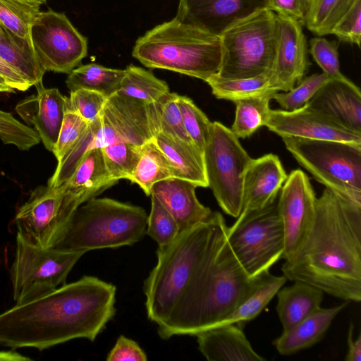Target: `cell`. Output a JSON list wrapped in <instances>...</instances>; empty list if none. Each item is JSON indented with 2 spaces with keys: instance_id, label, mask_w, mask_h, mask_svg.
Instances as JSON below:
<instances>
[{
  "instance_id": "cell-44",
  "label": "cell",
  "mask_w": 361,
  "mask_h": 361,
  "mask_svg": "<svg viewBox=\"0 0 361 361\" xmlns=\"http://www.w3.org/2000/svg\"><path fill=\"white\" fill-rule=\"evenodd\" d=\"M310 52L323 73L333 79L344 80L347 78L340 71L338 44L322 37H314L310 42Z\"/></svg>"
},
{
  "instance_id": "cell-42",
  "label": "cell",
  "mask_w": 361,
  "mask_h": 361,
  "mask_svg": "<svg viewBox=\"0 0 361 361\" xmlns=\"http://www.w3.org/2000/svg\"><path fill=\"white\" fill-rule=\"evenodd\" d=\"M0 139L20 150H28L41 141L32 128L20 123L10 113L0 110Z\"/></svg>"
},
{
  "instance_id": "cell-6",
  "label": "cell",
  "mask_w": 361,
  "mask_h": 361,
  "mask_svg": "<svg viewBox=\"0 0 361 361\" xmlns=\"http://www.w3.org/2000/svg\"><path fill=\"white\" fill-rule=\"evenodd\" d=\"M147 217L140 207L95 197L75 210L54 247L86 253L132 245L146 235Z\"/></svg>"
},
{
  "instance_id": "cell-52",
  "label": "cell",
  "mask_w": 361,
  "mask_h": 361,
  "mask_svg": "<svg viewBox=\"0 0 361 361\" xmlns=\"http://www.w3.org/2000/svg\"><path fill=\"white\" fill-rule=\"evenodd\" d=\"M32 359L13 350L0 351V361H31Z\"/></svg>"
},
{
  "instance_id": "cell-29",
  "label": "cell",
  "mask_w": 361,
  "mask_h": 361,
  "mask_svg": "<svg viewBox=\"0 0 361 361\" xmlns=\"http://www.w3.org/2000/svg\"><path fill=\"white\" fill-rule=\"evenodd\" d=\"M286 280L285 276H274L269 271L259 275L250 293L236 309L217 326L243 324L255 319L276 295Z\"/></svg>"
},
{
  "instance_id": "cell-45",
  "label": "cell",
  "mask_w": 361,
  "mask_h": 361,
  "mask_svg": "<svg viewBox=\"0 0 361 361\" xmlns=\"http://www.w3.org/2000/svg\"><path fill=\"white\" fill-rule=\"evenodd\" d=\"M106 99L107 97L100 92L78 89L71 92L66 104L90 123L99 117Z\"/></svg>"
},
{
  "instance_id": "cell-20",
  "label": "cell",
  "mask_w": 361,
  "mask_h": 361,
  "mask_svg": "<svg viewBox=\"0 0 361 361\" xmlns=\"http://www.w3.org/2000/svg\"><path fill=\"white\" fill-rule=\"evenodd\" d=\"M307 104L345 128L361 135V92L348 78H329Z\"/></svg>"
},
{
  "instance_id": "cell-18",
  "label": "cell",
  "mask_w": 361,
  "mask_h": 361,
  "mask_svg": "<svg viewBox=\"0 0 361 361\" xmlns=\"http://www.w3.org/2000/svg\"><path fill=\"white\" fill-rule=\"evenodd\" d=\"M267 5L268 0H179L175 18L220 36L232 25L267 8Z\"/></svg>"
},
{
  "instance_id": "cell-17",
  "label": "cell",
  "mask_w": 361,
  "mask_h": 361,
  "mask_svg": "<svg viewBox=\"0 0 361 361\" xmlns=\"http://www.w3.org/2000/svg\"><path fill=\"white\" fill-rule=\"evenodd\" d=\"M265 126L282 137L335 140L361 144L355 133L308 104L293 110L270 109Z\"/></svg>"
},
{
  "instance_id": "cell-13",
  "label": "cell",
  "mask_w": 361,
  "mask_h": 361,
  "mask_svg": "<svg viewBox=\"0 0 361 361\" xmlns=\"http://www.w3.org/2000/svg\"><path fill=\"white\" fill-rule=\"evenodd\" d=\"M164 97L154 103H147L117 92L107 97L99 114L102 126L97 137L98 147L116 141L141 146L154 140L161 130Z\"/></svg>"
},
{
  "instance_id": "cell-50",
  "label": "cell",
  "mask_w": 361,
  "mask_h": 361,
  "mask_svg": "<svg viewBox=\"0 0 361 361\" xmlns=\"http://www.w3.org/2000/svg\"><path fill=\"white\" fill-rule=\"evenodd\" d=\"M0 75H1L15 90L25 91L30 87L21 75L1 58Z\"/></svg>"
},
{
  "instance_id": "cell-49",
  "label": "cell",
  "mask_w": 361,
  "mask_h": 361,
  "mask_svg": "<svg viewBox=\"0 0 361 361\" xmlns=\"http://www.w3.org/2000/svg\"><path fill=\"white\" fill-rule=\"evenodd\" d=\"M107 361H147L145 352L139 344L123 335H121L108 353Z\"/></svg>"
},
{
  "instance_id": "cell-5",
  "label": "cell",
  "mask_w": 361,
  "mask_h": 361,
  "mask_svg": "<svg viewBox=\"0 0 361 361\" xmlns=\"http://www.w3.org/2000/svg\"><path fill=\"white\" fill-rule=\"evenodd\" d=\"M132 55L146 67L166 69L207 82L220 68L221 39L174 18L138 38Z\"/></svg>"
},
{
  "instance_id": "cell-31",
  "label": "cell",
  "mask_w": 361,
  "mask_h": 361,
  "mask_svg": "<svg viewBox=\"0 0 361 361\" xmlns=\"http://www.w3.org/2000/svg\"><path fill=\"white\" fill-rule=\"evenodd\" d=\"M125 75V69L106 68L89 63L73 69L66 80L70 92L87 89L100 92L106 97L116 93Z\"/></svg>"
},
{
  "instance_id": "cell-51",
  "label": "cell",
  "mask_w": 361,
  "mask_h": 361,
  "mask_svg": "<svg viewBox=\"0 0 361 361\" xmlns=\"http://www.w3.org/2000/svg\"><path fill=\"white\" fill-rule=\"evenodd\" d=\"M353 325L349 326L348 333V353L345 360L360 361L361 360V334H360L355 341L353 339Z\"/></svg>"
},
{
  "instance_id": "cell-3",
  "label": "cell",
  "mask_w": 361,
  "mask_h": 361,
  "mask_svg": "<svg viewBox=\"0 0 361 361\" xmlns=\"http://www.w3.org/2000/svg\"><path fill=\"white\" fill-rule=\"evenodd\" d=\"M257 277L251 278L245 271L228 244L226 233L170 317L158 325L159 337L195 336L219 325L250 293Z\"/></svg>"
},
{
  "instance_id": "cell-15",
  "label": "cell",
  "mask_w": 361,
  "mask_h": 361,
  "mask_svg": "<svg viewBox=\"0 0 361 361\" xmlns=\"http://www.w3.org/2000/svg\"><path fill=\"white\" fill-rule=\"evenodd\" d=\"M317 197L302 170L292 171L278 196V209L284 234L282 259H290L306 239L314 220Z\"/></svg>"
},
{
  "instance_id": "cell-24",
  "label": "cell",
  "mask_w": 361,
  "mask_h": 361,
  "mask_svg": "<svg viewBox=\"0 0 361 361\" xmlns=\"http://www.w3.org/2000/svg\"><path fill=\"white\" fill-rule=\"evenodd\" d=\"M348 301L330 307H322L310 315L286 330L273 341L282 355L294 354L308 348L319 341L336 316L347 305Z\"/></svg>"
},
{
  "instance_id": "cell-28",
  "label": "cell",
  "mask_w": 361,
  "mask_h": 361,
  "mask_svg": "<svg viewBox=\"0 0 361 361\" xmlns=\"http://www.w3.org/2000/svg\"><path fill=\"white\" fill-rule=\"evenodd\" d=\"M117 182L107 172L101 148H94L85 154L72 176L63 185L87 202Z\"/></svg>"
},
{
  "instance_id": "cell-25",
  "label": "cell",
  "mask_w": 361,
  "mask_h": 361,
  "mask_svg": "<svg viewBox=\"0 0 361 361\" xmlns=\"http://www.w3.org/2000/svg\"><path fill=\"white\" fill-rule=\"evenodd\" d=\"M154 140L168 159L174 178L188 180L197 187H208L204 152L194 143L159 132Z\"/></svg>"
},
{
  "instance_id": "cell-38",
  "label": "cell",
  "mask_w": 361,
  "mask_h": 361,
  "mask_svg": "<svg viewBox=\"0 0 361 361\" xmlns=\"http://www.w3.org/2000/svg\"><path fill=\"white\" fill-rule=\"evenodd\" d=\"M40 5L22 0H0V22L18 36L29 37Z\"/></svg>"
},
{
  "instance_id": "cell-23",
  "label": "cell",
  "mask_w": 361,
  "mask_h": 361,
  "mask_svg": "<svg viewBox=\"0 0 361 361\" xmlns=\"http://www.w3.org/2000/svg\"><path fill=\"white\" fill-rule=\"evenodd\" d=\"M198 349L209 361H264L252 348L243 330L226 324L198 332Z\"/></svg>"
},
{
  "instance_id": "cell-32",
  "label": "cell",
  "mask_w": 361,
  "mask_h": 361,
  "mask_svg": "<svg viewBox=\"0 0 361 361\" xmlns=\"http://www.w3.org/2000/svg\"><path fill=\"white\" fill-rule=\"evenodd\" d=\"M276 92L269 91L233 102L235 113L231 130L238 139L248 137L265 126L270 110L269 102Z\"/></svg>"
},
{
  "instance_id": "cell-4",
  "label": "cell",
  "mask_w": 361,
  "mask_h": 361,
  "mask_svg": "<svg viewBox=\"0 0 361 361\" xmlns=\"http://www.w3.org/2000/svg\"><path fill=\"white\" fill-rule=\"evenodd\" d=\"M221 213L181 231L170 244L158 247L157 263L144 282L148 319L164 323L227 230Z\"/></svg>"
},
{
  "instance_id": "cell-36",
  "label": "cell",
  "mask_w": 361,
  "mask_h": 361,
  "mask_svg": "<svg viewBox=\"0 0 361 361\" xmlns=\"http://www.w3.org/2000/svg\"><path fill=\"white\" fill-rule=\"evenodd\" d=\"M355 1L356 0H312L305 25L318 36L330 35L336 24Z\"/></svg>"
},
{
  "instance_id": "cell-41",
  "label": "cell",
  "mask_w": 361,
  "mask_h": 361,
  "mask_svg": "<svg viewBox=\"0 0 361 361\" xmlns=\"http://www.w3.org/2000/svg\"><path fill=\"white\" fill-rule=\"evenodd\" d=\"M325 73H314L302 79L297 87L289 91L272 96L281 107L286 111H293L305 106L319 89L329 79Z\"/></svg>"
},
{
  "instance_id": "cell-14",
  "label": "cell",
  "mask_w": 361,
  "mask_h": 361,
  "mask_svg": "<svg viewBox=\"0 0 361 361\" xmlns=\"http://www.w3.org/2000/svg\"><path fill=\"white\" fill-rule=\"evenodd\" d=\"M30 37L46 71L69 73L87 54V39L63 13L39 11L30 27Z\"/></svg>"
},
{
  "instance_id": "cell-1",
  "label": "cell",
  "mask_w": 361,
  "mask_h": 361,
  "mask_svg": "<svg viewBox=\"0 0 361 361\" xmlns=\"http://www.w3.org/2000/svg\"><path fill=\"white\" fill-rule=\"evenodd\" d=\"M116 288L84 276L0 314V344L39 350L75 338L94 341L116 313Z\"/></svg>"
},
{
  "instance_id": "cell-47",
  "label": "cell",
  "mask_w": 361,
  "mask_h": 361,
  "mask_svg": "<svg viewBox=\"0 0 361 361\" xmlns=\"http://www.w3.org/2000/svg\"><path fill=\"white\" fill-rule=\"evenodd\" d=\"M361 0H356L350 9L340 19L331 30L341 41L360 47Z\"/></svg>"
},
{
  "instance_id": "cell-2",
  "label": "cell",
  "mask_w": 361,
  "mask_h": 361,
  "mask_svg": "<svg viewBox=\"0 0 361 361\" xmlns=\"http://www.w3.org/2000/svg\"><path fill=\"white\" fill-rule=\"evenodd\" d=\"M281 270L345 301L361 300V206L325 188L302 245Z\"/></svg>"
},
{
  "instance_id": "cell-39",
  "label": "cell",
  "mask_w": 361,
  "mask_h": 361,
  "mask_svg": "<svg viewBox=\"0 0 361 361\" xmlns=\"http://www.w3.org/2000/svg\"><path fill=\"white\" fill-rule=\"evenodd\" d=\"M151 211L147 217L146 234L158 245L166 246L172 243L180 233L178 223L159 200L151 195Z\"/></svg>"
},
{
  "instance_id": "cell-12",
  "label": "cell",
  "mask_w": 361,
  "mask_h": 361,
  "mask_svg": "<svg viewBox=\"0 0 361 361\" xmlns=\"http://www.w3.org/2000/svg\"><path fill=\"white\" fill-rule=\"evenodd\" d=\"M85 202L65 185L37 187L17 210L14 222L18 233L37 246L54 247L75 210Z\"/></svg>"
},
{
  "instance_id": "cell-34",
  "label": "cell",
  "mask_w": 361,
  "mask_h": 361,
  "mask_svg": "<svg viewBox=\"0 0 361 361\" xmlns=\"http://www.w3.org/2000/svg\"><path fill=\"white\" fill-rule=\"evenodd\" d=\"M101 126L100 117L89 124L79 139L58 161L53 175L48 180L47 185L56 188L70 179L85 154L90 150L97 148L96 137Z\"/></svg>"
},
{
  "instance_id": "cell-30",
  "label": "cell",
  "mask_w": 361,
  "mask_h": 361,
  "mask_svg": "<svg viewBox=\"0 0 361 361\" xmlns=\"http://www.w3.org/2000/svg\"><path fill=\"white\" fill-rule=\"evenodd\" d=\"M171 178H174L171 164L154 139L142 145L140 159L128 180L149 196L155 183Z\"/></svg>"
},
{
  "instance_id": "cell-53",
  "label": "cell",
  "mask_w": 361,
  "mask_h": 361,
  "mask_svg": "<svg viewBox=\"0 0 361 361\" xmlns=\"http://www.w3.org/2000/svg\"><path fill=\"white\" fill-rule=\"evenodd\" d=\"M15 90L12 87H11L6 80L0 75V92H15Z\"/></svg>"
},
{
  "instance_id": "cell-54",
  "label": "cell",
  "mask_w": 361,
  "mask_h": 361,
  "mask_svg": "<svg viewBox=\"0 0 361 361\" xmlns=\"http://www.w3.org/2000/svg\"><path fill=\"white\" fill-rule=\"evenodd\" d=\"M22 1L37 3V4H42L46 1V0H22Z\"/></svg>"
},
{
  "instance_id": "cell-9",
  "label": "cell",
  "mask_w": 361,
  "mask_h": 361,
  "mask_svg": "<svg viewBox=\"0 0 361 361\" xmlns=\"http://www.w3.org/2000/svg\"><path fill=\"white\" fill-rule=\"evenodd\" d=\"M226 240L250 277L269 271L282 258L285 248L278 197L261 209L241 211L236 221L227 228Z\"/></svg>"
},
{
  "instance_id": "cell-35",
  "label": "cell",
  "mask_w": 361,
  "mask_h": 361,
  "mask_svg": "<svg viewBox=\"0 0 361 361\" xmlns=\"http://www.w3.org/2000/svg\"><path fill=\"white\" fill-rule=\"evenodd\" d=\"M271 71L247 78L223 79L216 75L206 82L212 94L218 99L235 102L240 99L257 95L269 91Z\"/></svg>"
},
{
  "instance_id": "cell-7",
  "label": "cell",
  "mask_w": 361,
  "mask_h": 361,
  "mask_svg": "<svg viewBox=\"0 0 361 361\" xmlns=\"http://www.w3.org/2000/svg\"><path fill=\"white\" fill-rule=\"evenodd\" d=\"M275 15L264 8L222 32L221 61L216 76L247 78L271 71L276 47Z\"/></svg>"
},
{
  "instance_id": "cell-21",
  "label": "cell",
  "mask_w": 361,
  "mask_h": 361,
  "mask_svg": "<svg viewBox=\"0 0 361 361\" xmlns=\"http://www.w3.org/2000/svg\"><path fill=\"white\" fill-rule=\"evenodd\" d=\"M288 178L277 155L252 159L243 178L242 211L261 209L277 198Z\"/></svg>"
},
{
  "instance_id": "cell-27",
  "label": "cell",
  "mask_w": 361,
  "mask_h": 361,
  "mask_svg": "<svg viewBox=\"0 0 361 361\" xmlns=\"http://www.w3.org/2000/svg\"><path fill=\"white\" fill-rule=\"evenodd\" d=\"M0 58L31 87L42 82L46 72L39 63L30 36L21 37L0 22Z\"/></svg>"
},
{
  "instance_id": "cell-37",
  "label": "cell",
  "mask_w": 361,
  "mask_h": 361,
  "mask_svg": "<svg viewBox=\"0 0 361 361\" xmlns=\"http://www.w3.org/2000/svg\"><path fill=\"white\" fill-rule=\"evenodd\" d=\"M141 146L116 141L101 148L106 169L111 179H128L140 157Z\"/></svg>"
},
{
  "instance_id": "cell-46",
  "label": "cell",
  "mask_w": 361,
  "mask_h": 361,
  "mask_svg": "<svg viewBox=\"0 0 361 361\" xmlns=\"http://www.w3.org/2000/svg\"><path fill=\"white\" fill-rule=\"evenodd\" d=\"M177 97L178 94L169 92L162 100L160 132L193 143L183 126Z\"/></svg>"
},
{
  "instance_id": "cell-48",
  "label": "cell",
  "mask_w": 361,
  "mask_h": 361,
  "mask_svg": "<svg viewBox=\"0 0 361 361\" xmlns=\"http://www.w3.org/2000/svg\"><path fill=\"white\" fill-rule=\"evenodd\" d=\"M312 0H268L267 9L305 25Z\"/></svg>"
},
{
  "instance_id": "cell-26",
  "label": "cell",
  "mask_w": 361,
  "mask_h": 361,
  "mask_svg": "<svg viewBox=\"0 0 361 361\" xmlns=\"http://www.w3.org/2000/svg\"><path fill=\"white\" fill-rule=\"evenodd\" d=\"M280 288L276 293V312L283 326L288 329L321 307L324 292L304 281Z\"/></svg>"
},
{
  "instance_id": "cell-22",
  "label": "cell",
  "mask_w": 361,
  "mask_h": 361,
  "mask_svg": "<svg viewBox=\"0 0 361 361\" xmlns=\"http://www.w3.org/2000/svg\"><path fill=\"white\" fill-rule=\"evenodd\" d=\"M196 188L193 183L177 178L159 181L152 188L151 195L173 216L180 232L200 224L212 213L197 200Z\"/></svg>"
},
{
  "instance_id": "cell-19",
  "label": "cell",
  "mask_w": 361,
  "mask_h": 361,
  "mask_svg": "<svg viewBox=\"0 0 361 361\" xmlns=\"http://www.w3.org/2000/svg\"><path fill=\"white\" fill-rule=\"evenodd\" d=\"M37 94L26 97L16 106L24 121L32 126L46 149L53 152L63 123L67 97L57 88L35 85Z\"/></svg>"
},
{
  "instance_id": "cell-33",
  "label": "cell",
  "mask_w": 361,
  "mask_h": 361,
  "mask_svg": "<svg viewBox=\"0 0 361 361\" xmlns=\"http://www.w3.org/2000/svg\"><path fill=\"white\" fill-rule=\"evenodd\" d=\"M116 92L147 103H154L160 101L170 91L166 82L151 72L130 65L125 69V75Z\"/></svg>"
},
{
  "instance_id": "cell-16",
  "label": "cell",
  "mask_w": 361,
  "mask_h": 361,
  "mask_svg": "<svg viewBox=\"0 0 361 361\" xmlns=\"http://www.w3.org/2000/svg\"><path fill=\"white\" fill-rule=\"evenodd\" d=\"M276 47L269 82L270 89L287 92L295 87L306 73L309 62L302 25L276 13Z\"/></svg>"
},
{
  "instance_id": "cell-8",
  "label": "cell",
  "mask_w": 361,
  "mask_h": 361,
  "mask_svg": "<svg viewBox=\"0 0 361 361\" xmlns=\"http://www.w3.org/2000/svg\"><path fill=\"white\" fill-rule=\"evenodd\" d=\"M282 140L315 180L361 206V144L298 137Z\"/></svg>"
},
{
  "instance_id": "cell-10",
  "label": "cell",
  "mask_w": 361,
  "mask_h": 361,
  "mask_svg": "<svg viewBox=\"0 0 361 361\" xmlns=\"http://www.w3.org/2000/svg\"><path fill=\"white\" fill-rule=\"evenodd\" d=\"M11 268L16 305L35 300L66 283L67 276L85 252L37 246L17 233Z\"/></svg>"
},
{
  "instance_id": "cell-43",
  "label": "cell",
  "mask_w": 361,
  "mask_h": 361,
  "mask_svg": "<svg viewBox=\"0 0 361 361\" xmlns=\"http://www.w3.org/2000/svg\"><path fill=\"white\" fill-rule=\"evenodd\" d=\"M67 103V102H66ZM88 123L77 112L66 105L63 123L57 142L53 151L57 161H60L87 129Z\"/></svg>"
},
{
  "instance_id": "cell-11",
  "label": "cell",
  "mask_w": 361,
  "mask_h": 361,
  "mask_svg": "<svg viewBox=\"0 0 361 361\" xmlns=\"http://www.w3.org/2000/svg\"><path fill=\"white\" fill-rule=\"evenodd\" d=\"M252 159L230 128L212 123L204 148L208 187L221 209L234 218L242 211L243 178Z\"/></svg>"
},
{
  "instance_id": "cell-40",
  "label": "cell",
  "mask_w": 361,
  "mask_h": 361,
  "mask_svg": "<svg viewBox=\"0 0 361 361\" xmlns=\"http://www.w3.org/2000/svg\"><path fill=\"white\" fill-rule=\"evenodd\" d=\"M177 103L186 133L204 152L212 123L189 97L178 94Z\"/></svg>"
}]
</instances>
